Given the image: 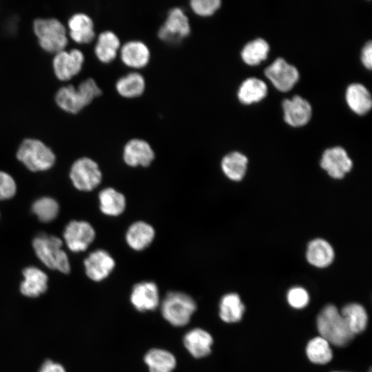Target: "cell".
Masks as SVG:
<instances>
[{
  "mask_svg": "<svg viewBox=\"0 0 372 372\" xmlns=\"http://www.w3.org/2000/svg\"><path fill=\"white\" fill-rule=\"evenodd\" d=\"M102 94V90L92 78L83 80L76 87L67 85L60 87L55 94L57 106L64 112L76 114Z\"/></svg>",
  "mask_w": 372,
  "mask_h": 372,
  "instance_id": "1",
  "label": "cell"
},
{
  "mask_svg": "<svg viewBox=\"0 0 372 372\" xmlns=\"http://www.w3.org/2000/svg\"><path fill=\"white\" fill-rule=\"evenodd\" d=\"M316 323L320 337L336 347H344L354 338L346 320L333 304H327L320 311Z\"/></svg>",
  "mask_w": 372,
  "mask_h": 372,
  "instance_id": "2",
  "label": "cell"
},
{
  "mask_svg": "<svg viewBox=\"0 0 372 372\" xmlns=\"http://www.w3.org/2000/svg\"><path fill=\"white\" fill-rule=\"evenodd\" d=\"M32 28L39 46L45 52L56 54L65 50L68 44L66 27L56 18H37Z\"/></svg>",
  "mask_w": 372,
  "mask_h": 372,
  "instance_id": "3",
  "label": "cell"
},
{
  "mask_svg": "<svg viewBox=\"0 0 372 372\" xmlns=\"http://www.w3.org/2000/svg\"><path fill=\"white\" fill-rule=\"evenodd\" d=\"M62 245L63 242L59 238L45 234L38 235L32 241L37 256L46 267L63 273H68L70 265Z\"/></svg>",
  "mask_w": 372,
  "mask_h": 372,
  "instance_id": "4",
  "label": "cell"
},
{
  "mask_svg": "<svg viewBox=\"0 0 372 372\" xmlns=\"http://www.w3.org/2000/svg\"><path fill=\"white\" fill-rule=\"evenodd\" d=\"M17 158L29 170L32 172L46 171L56 161V156L50 147L37 138L24 139L20 144Z\"/></svg>",
  "mask_w": 372,
  "mask_h": 372,
  "instance_id": "5",
  "label": "cell"
},
{
  "mask_svg": "<svg viewBox=\"0 0 372 372\" xmlns=\"http://www.w3.org/2000/svg\"><path fill=\"white\" fill-rule=\"evenodd\" d=\"M196 309L194 300L189 295L179 291H170L161 304L163 318L176 327L186 325Z\"/></svg>",
  "mask_w": 372,
  "mask_h": 372,
  "instance_id": "6",
  "label": "cell"
},
{
  "mask_svg": "<svg viewBox=\"0 0 372 372\" xmlns=\"http://www.w3.org/2000/svg\"><path fill=\"white\" fill-rule=\"evenodd\" d=\"M191 25L188 16L180 7L171 8L157 32L158 37L169 43H178L189 35Z\"/></svg>",
  "mask_w": 372,
  "mask_h": 372,
  "instance_id": "7",
  "label": "cell"
},
{
  "mask_svg": "<svg viewBox=\"0 0 372 372\" xmlns=\"http://www.w3.org/2000/svg\"><path fill=\"white\" fill-rule=\"evenodd\" d=\"M70 177L77 189L90 192L101 183L102 174L98 164L94 160L88 157H82L72 164Z\"/></svg>",
  "mask_w": 372,
  "mask_h": 372,
  "instance_id": "8",
  "label": "cell"
},
{
  "mask_svg": "<svg viewBox=\"0 0 372 372\" xmlns=\"http://www.w3.org/2000/svg\"><path fill=\"white\" fill-rule=\"evenodd\" d=\"M85 56L81 50L73 48L63 50L54 54L52 69L55 76L61 81H68L81 71Z\"/></svg>",
  "mask_w": 372,
  "mask_h": 372,
  "instance_id": "9",
  "label": "cell"
},
{
  "mask_svg": "<svg viewBox=\"0 0 372 372\" xmlns=\"http://www.w3.org/2000/svg\"><path fill=\"white\" fill-rule=\"evenodd\" d=\"M95 230L87 222L72 220L65 227L63 238L67 247L74 252L83 251L95 238Z\"/></svg>",
  "mask_w": 372,
  "mask_h": 372,
  "instance_id": "10",
  "label": "cell"
},
{
  "mask_svg": "<svg viewBox=\"0 0 372 372\" xmlns=\"http://www.w3.org/2000/svg\"><path fill=\"white\" fill-rule=\"evenodd\" d=\"M265 74L275 87L282 92L290 90L299 79L296 68L282 58L276 59L269 65Z\"/></svg>",
  "mask_w": 372,
  "mask_h": 372,
  "instance_id": "11",
  "label": "cell"
},
{
  "mask_svg": "<svg viewBox=\"0 0 372 372\" xmlns=\"http://www.w3.org/2000/svg\"><path fill=\"white\" fill-rule=\"evenodd\" d=\"M320 166L331 177L341 179L351 171L353 163L345 149L338 146L324 152Z\"/></svg>",
  "mask_w": 372,
  "mask_h": 372,
  "instance_id": "12",
  "label": "cell"
},
{
  "mask_svg": "<svg viewBox=\"0 0 372 372\" xmlns=\"http://www.w3.org/2000/svg\"><path fill=\"white\" fill-rule=\"evenodd\" d=\"M118 55L128 68L138 70L146 67L151 59L148 45L141 40H130L121 44Z\"/></svg>",
  "mask_w": 372,
  "mask_h": 372,
  "instance_id": "13",
  "label": "cell"
},
{
  "mask_svg": "<svg viewBox=\"0 0 372 372\" xmlns=\"http://www.w3.org/2000/svg\"><path fill=\"white\" fill-rule=\"evenodd\" d=\"M115 261L105 250L97 249L84 260V267L87 276L95 282L105 279L113 271Z\"/></svg>",
  "mask_w": 372,
  "mask_h": 372,
  "instance_id": "14",
  "label": "cell"
},
{
  "mask_svg": "<svg viewBox=\"0 0 372 372\" xmlns=\"http://www.w3.org/2000/svg\"><path fill=\"white\" fill-rule=\"evenodd\" d=\"M154 157L155 153L152 146L141 138H132L123 147V161L130 167H147L154 161Z\"/></svg>",
  "mask_w": 372,
  "mask_h": 372,
  "instance_id": "15",
  "label": "cell"
},
{
  "mask_svg": "<svg viewBox=\"0 0 372 372\" xmlns=\"http://www.w3.org/2000/svg\"><path fill=\"white\" fill-rule=\"evenodd\" d=\"M68 34L79 44H88L96 38L94 23L92 17L84 12L72 14L68 21Z\"/></svg>",
  "mask_w": 372,
  "mask_h": 372,
  "instance_id": "16",
  "label": "cell"
},
{
  "mask_svg": "<svg viewBox=\"0 0 372 372\" xmlns=\"http://www.w3.org/2000/svg\"><path fill=\"white\" fill-rule=\"evenodd\" d=\"M130 301L139 311L154 310L159 304V292L157 285L151 281L136 284L132 290Z\"/></svg>",
  "mask_w": 372,
  "mask_h": 372,
  "instance_id": "17",
  "label": "cell"
},
{
  "mask_svg": "<svg viewBox=\"0 0 372 372\" xmlns=\"http://www.w3.org/2000/svg\"><path fill=\"white\" fill-rule=\"evenodd\" d=\"M282 107L285 122L293 127L304 125L311 117L312 109L310 103L300 96L285 99L282 103Z\"/></svg>",
  "mask_w": 372,
  "mask_h": 372,
  "instance_id": "18",
  "label": "cell"
},
{
  "mask_svg": "<svg viewBox=\"0 0 372 372\" xmlns=\"http://www.w3.org/2000/svg\"><path fill=\"white\" fill-rule=\"evenodd\" d=\"M23 279L20 284V292L28 298H37L48 289L47 274L36 267H28L22 271Z\"/></svg>",
  "mask_w": 372,
  "mask_h": 372,
  "instance_id": "19",
  "label": "cell"
},
{
  "mask_svg": "<svg viewBox=\"0 0 372 372\" xmlns=\"http://www.w3.org/2000/svg\"><path fill=\"white\" fill-rule=\"evenodd\" d=\"M121 46L118 36L112 30H104L96 37L94 52L97 59L103 63L114 61Z\"/></svg>",
  "mask_w": 372,
  "mask_h": 372,
  "instance_id": "20",
  "label": "cell"
},
{
  "mask_svg": "<svg viewBox=\"0 0 372 372\" xmlns=\"http://www.w3.org/2000/svg\"><path fill=\"white\" fill-rule=\"evenodd\" d=\"M154 236L155 230L151 225L144 221H137L127 229L125 240L132 249L141 251L152 243Z\"/></svg>",
  "mask_w": 372,
  "mask_h": 372,
  "instance_id": "21",
  "label": "cell"
},
{
  "mask_svg": "<svg viewBox=\"0 0 372 372\" xmlns=\"http://www.w3.org/2000/svg\"><path fill=\"white\" fill-rule=\"evenodd\" d=\"M183 342L192 356L200 358L210 353L213 338L205 330L196 328L185 335Z\"/></svg>",
  "mask_w": 372,
  "mask_h": 372,
  "instance_id": "22",
  "label": "cell"
},
{
  "mask_svg": "<svg viewBox=\"0 0 372 372\" xmlns=\"http://www.w3.org/2000/svg\"><path fill=\"white\" fill-rule=\"evenodd\" d=\"M146 88L145 77L140 72L133 71L127 73L117 79L115 89L117 93L125 99H134L141 96Z\"/></svg>",
  "mask_w": 372,
  "mask_h": 372,
  "instance_id": "23",
  "label": "cell"
},
{
  "mask_svg": "<svg viewBox=\"0 0 372 372\" xmlns=\"http://www.w3.org/2000/svg\"><path fill=\"white\" fill-rule=\"evenodd\" d=\"M306 256L307 261L311 265L318 268H324L333 261L334 251L327 240L316 238L309 243Z\"/></svg>",
  "mask_w": 372,
  "mask_h": 372,
  "instance_id": "24",
  "label": "cell"
},
{
  "mask_svg": "<svg viewBox=\"0 0 372 372\" xmlns=\"http://www.w3.org/2000/svg\"><path fill=\"white\" fill-rule=\"evenodd\" d=\"M345 97L349 107L358 114H364L371 107L370 92L360 83L351 84L346 90Z\"/></svg>",
  "mask_w": 372,
  "mask_h": 372,
  "instance_id": "25",
  "label": "cell"
},
{
  "mask_svg": "<svg viewBox=\"0 0 372 372\" xmlns=\"http://www.w3.org/2000/svg\"><path fill=\"white\" fill-rule=\"evenodd\" d=\"M99 200L100 209L105 215L116 216L125 211V196L112 187L101 190L99 194Z\"/></svg>",
  "mask_w": 372,
  "mask_h": 372,
  "instance_id": "26",
  "label": "cell"
},
{
  "mask_svg": "<svg viewBox=\"0 0 372 372\" xmlns=\"http://www.w3.org/2000/svg\"><path fill=\"white\" fill-rule=\"evenodd\" d=\"M248 159L240 152H232L226 154L221 161L225 175L231 180H241L246 173Z\"/></svg>",
  "mask_w": 372,
  "mask_h": 372,
  "instance_id": "27",
  "label": "cell"
},
{
  "mask_svg": "<svg viewBox=\"0 0 372 372\" xmlns=\"http://www.w3.org/2000/svg\"><path fill=\"white\" fill-rule=\"evenodd\" d=\"M267 94V87L264 81L257 78H248L240 85L238 98L243 104L258 102Z\"/></svg>",
  "mask_w": 372,
  "mask_h": 372,
  "instance_id": "28",
  "label": "cell"
},
{
  "mask_svg": "<svg viewBox=\"0 0 372 372\" xmlns=\"http://www.w3.org/2000/svg\"><path fill=\"white\" fill-rule=\"evenodd\" d=\"M144 360L149 372H172L176 364L172 353L161 349H152L145 355Z\"/></svg>",
  "mask_w": 372,
  "mask_h": 372,
  "instance_id": "29",
  "label": "cell"
},
{
  "mask_svg": "<svg viewBox=\"0 0 372 372\" xmlns=\"http://www.w3.org/2000/svg\"><path fill=\"white\" fill-rule=\"evenodd\" d=\"M219 316L225 322H236L241 320L245 306L239 296L234 293L223 296L220 300Z\"/></svg>",
  "mask_w": 372,
  "mask_h": 372,
  "instance_id": "30",
  "label": "cell"
},
{
  "mask_svg": "<svg viewBox=\"0 0 372 372\" xmlns=\"http://www.w3.org/2000/svg\"><path fill=\"white\" fill-rule=\"evenodd\" d=\"M340 313L346 320L349 329L355 335L363 331L367 324L368 317L364 308L358 303L345 305Z\"/></svg>",
  "mask_w": 372,
  "mask_h": 372,
  "instance_id": "31",
  "label": "cell"
},
{
  "mask_svg": "<svg viewBox=\"0 0 372 372\" xmlns=\"http://www.w3.org/2000/svg\"><path fill=\"white\" fill-rule=\"evenodd\" d=\"M309 360L315 364H324L333 357L330 344L320 336L311 339L306 347Z\"/></svg>",
  "mask_w": 372,
  "mask_h": 372,
  "instance_id": "32",
  "label": "cell"
},
{
  "mask_svg": "<svg viewBox=\"0 0 372 372\" xmlns=\"http://www.w3.org/2000/svg\"><path fill=\"white\" fill-rule=\"evenodd\" d=\"M269 51V44L262 39L247 43L242 50L241 57L249 65H256L266 59Z\"/></svg>",
  "mask_w": 372,
  "mask_h": 372,
  "instance_id": "33",
  "label": "cell"
},
{
  "mask_svg": "<svg viewBox=\"0 0 372 372\" xmlns=\"http://www.w3.org/2000/svg\"><path fill=\"white\" fill-rule=\"evenodd\" d=\"M32 211L40 221L48 223L56 218L59 206L54 198L42 197L32 204Z\"/></svg>",
  "mask_w": 372,
  "mask_h": 372,
  "instance_id": "34",
  "label": "cell"
},
{
  "mask_svg": "<svg viewBox=\"0 0 372 372\" xmlns=\"http://www.w3.org/2000/svg\"><path fill=\"white\" fill-rule=\"evenodd\" d=\"M220 0H192L189 7L192 12L199 17H210L220 7Z\"/></svg>",
  "mask_w": 372,
  "mask_h": 372,
  "instance_id": "35",
  "label": "cell"
},
{
  "mask_svg": "<svg viewBox=\"0 0 372 372\" xmlns=\"http://www.w3.org/2000/svg\"><path fill=\"white\" fill-rule=\"evenodd\" d=\"M309 300L307 291L302 287H295L289 289L287 293V301L295 309L305 307Z\"/></svg>",
  "mask_w": 372,
  "mask_h": 372,
  "instance_id": "36",
  "label": "cell"
},
{
  "mask_svg": "<svg viewBox=\"0 0 372 372\" xmlns=\"http://www.w3.org/2000/svg\"><path fill=\"white\" fill-rule=\"evenodd\" d=\"M17 185L8 173L0 171V200L12 198L16 194Z\"/></svg>",
  "mask_w": 372,
  "mask_h": 372,
  "instance_id": "37",
  "label": "cell"
},
{
  "mask_svg": "<svg viewBox=\"0 0 372 372\" xmlns=\"http://www.w3.org/2000/svg\"><path fill=\"white\" fill-rule=\"evenodd\" d=\"M38 372H66V370L61 363L46 360L41 364Z\"/></svg>",
  "mask_w": 372,
  "mask_h": 372,
  "instance_id": "38",
  "label": "cell"
},
{
  "mask_svg": "<svg viewBox=\"0 0 372 372\" xmlns=\"http://www.w3.org/2000/svg\"><path fill=\"white\" fill-rule=\"evenodd\" d=\"M361 60L368 69H371L372 66V43L371 41L367 42L362 48L361 53Z\"/></svg>",
  "mask_w": 372,
  "mask_h": 372,
  "instance_id": "39",
  "label": "cell"
},
{
  "mask_svg": "<svg viewBox=\"0 0 372 372\" xmlns=\"http://www.w3.org/2000/svg\"><path fill=\"white\" fill-rule=\"evenodd\" d=\"M369 372H371V371L370 370Z\"/></svg>",
  "mask_w": 372,
  "mask_h": 372,
  "instance_id": "40",
  "label": "cell"
},
{
  "mask_svg": "<svg viewBox=\"0 0 372 372\" xmlns=\"http://www.w3.org/2000/svg\"><path fill=\"white\" fill-rule=\"evenodd\" d=\"M335 372H339V371H335Z\"/></svg>",
  "mask_w": 372,
  "mask_h": 372,
  "instance_id": "41",
  "label": "cell"
}]
</instances>
